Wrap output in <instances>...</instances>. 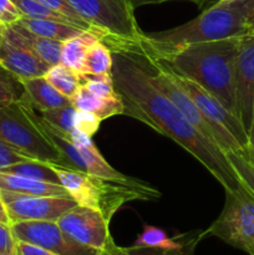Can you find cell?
<instances>
[{
	"label": "cell",
	"instance_id": "cell-1",
	"mask_svg": "<svg viewBox=\"0 0 254 255\" xmlns=\"http://www.w3.org/2000/svg\"><path fill=\"white\" fill-rule=\"evenodd\" d=\"M105 44L112 51L111 76L124 104V115L147 125L181 146L226 192L238 188L242 183L226 153L206 138L151 81L146 55L139 41Z\"/></svg>",
	"mask_w": 254,
	"mask_h": 255
},
{
	"label": "cell",
	"instance_id": "cell-2",
	"mask_svg": "<svg viewBox=\"0 0 254 255\" xmlns=\"http://www.w3.org/2000/svg\"><path fill=\"white\" fill-rule=\"evenodd\" d=\"M239 39L241 37H229L189 45L157 60L166 64L179 76L187 77L203 87L238 117L236 64Z\"/></svg>",
	"mask_w": 254,
	"mask_h": 255
},
{
	"label": "cell",
	"instance_id": "cell-3",
	"mask_svg": "<svg viewBox=\"0 0 254 255\" xmlns=\"http://www.w3.org/2000/svg\"><path fill=\"white\" fill-rule=\"evenodd\" d=\"M246 4L247 0L218 1L186 24L162 31L142 32L139 45L149 56L163 59L189 45L241 37L248 34Z\"/></svg>",
	"mask_w": 254,
	"mask_h": 255
},
{
	"label": "cell",
	"instance_id": "cell-4",
	"mask_svg": "<svg viewBox=\"0 0 254 255\" xmlns=\"http://www.w3.org/2000/svg\"><path fill=\"white\" fill-rule=\"evenodd\" d=\"M51 164L59 177L60 184L79 206L100 212L110 222L116 212L128 202L153 201L161 197V193L146 182L141 186H128L59 164Z\"/></svg>",
	"mask_w": 254,
	"mask_h": 255
},
{
	"label": "cell",
	"instance_id": "cell-5",
	"mask_svg": "<svg viewBox=\"0 0 254 255\" xmlns=\"http://www.w3.org/2000/svg\"><path fill=\"white\" fill-rule=\"evenodd\" d=\"M0 139L31 159L61 164V153L36 110L24 99L0 107Z\"/></svg>",
	"mask_w": 254,
	"mask_h": 255
},
{
	"label": "cell",
	"instance_id": "cell-6",
	"mask_svg": "<svg viewBox=\"0 0 254 255\" xmlns=\"http://www.w3.org/2000/svg\"><path fill=\"white\" fill-rule=\"evenodd\" d=\"M203 236L217 237L233 248L254 255V196L243 184L226 192L221 214Z\"/></svg>",
	"mask_w": 254,
	"mask_h": 255
},
{
	"label": "cell",
	"instance_id": "cell-7",
	"mask_svg": "<svg viewBox=\"0 0 254 255\" xmlns=\"http://www.w3.org/2000/svg\"><path fill=\"white\" fill-rule=\"evenodd\" d=\"M102 35V41L136 42L142 35L128 0H67Z\"/></svg>",
	"mask_w": 254,
	"mask_h": 255
},
{
	"label": "cell",
	"instance_id": "cell-8",
	"mask_svg": "<svg viewBox=\"0 0 254 255\" xmlns=\"http://www.w3.org/2000/svg\"><path fill=\"white\" fill-rule=\"evenodd\" d=\"M176 76L211 126L219 148L224 153L239 152L244 154L248 143V133L241 120L198 84L177 74Z\"/></svg>",
	"mask_w": 254,
	"mask_h": 255
},
{
	"label": "cell",
	"instance_id": "cell-9",
	"mask_svg": "<svg viewBox=\"0 0 254 255\" xmlns=\"http://www.w3.org/2000/svg\"><path fill=\"white\" fill-rule=\"evenodd\" d=\"M0 197L11 224L25 221L57 222L62 214L77 206L71 197L32 196L4 189H0Z\"/></svg>",
	"mask_w": 254,
	"mask_h": 255
},
{
	"label": "cell",
	"instance_id": "cell-10",
	"mask_svg": "<svg viewBox=\"0 0 254 255\" xmlns=\"http://www.w3.org/2000/svg\"><path fill=\"white\" fill-rule=\"evenodd\" d=\"M60 228L76 243L97 252L115 246L110 233V221L100 212L77 204L56 222Z\"/></svg>",
	"mask_w": 254,
	"mask_h": 255
},
{
	"label": "cell",
	"instance_id": "cell-11",
	"mask_svg": "<svg viewBox=\"0 0 254 255\" xmlns=\"http://www.w3.org/2000/svg\"><path fill=\"white\" fill-rule=\"evenodd\" d=\"M12 233L20 242L35 244L57 255H99L100 252L76 243L56 222L25 221L11 224Z\"/></svg>",
	"mask_w": 254,
	"mask_h": 255
},
{
	"label": "cell",
	"instance_id": "cell-12",
	"mask_svg": "<svg viewBox=\"0 0 254 255\" xmlns=\"http://www.w3.org/2000/svg\"><path fill=\"white\" fill-rule=\"evenodd\" d=\"M236 99L238 117L248 132L254 114V34L239 39L236 64Z\"/></svg>",
	"mask_w": 254,
	"mask_h": 255
},
{
	"label": "cell",
	"instance_id": "cell-13",
	"mask_svg": "<svg viewBox=\"0 0 254 255\" xmlns=\"http://www.w3.org/2000/svg\"><path fill=\"white\" fill-rule=\"evenodd\" d=\"M0 65L20 80L44 76L50 67L20 39L11 25H6L5 30V40L0 49Z\"/></svg>",
	"mask_w": 254,
	"mask_h": 255
},
{
	"label": "cell",
	"instance_id": "cell-14",
	"mask_svg": "<svg viewBox=\"0 0 254 255\" xmlns=\"http://www.w3.org/2000/svg\"><path fill=\"white\" fill-rule=\"evenodd\" d=\"M67 138L79 149L82 163H84L85 173L92 174V176L100 177V178L107 179V181L116 182V183L128 184V186H141L144 183L143 181H139L133 177H128L115 169L100 153V151L92 141V137H90L89 134L84 133L80 129L74 128L70 132Z\"/></svg>",
	"mask_w": 254,
	"mask_h": 255
},
{
	"label": "cell",
	"instance_id": "cell-15",
	"mask_svg": "<svg viewBox=\"0 0 254 255\" xmlns=\"http://www.w3.org/2000/svg\"><path fill=\"white\" fill-rule=\"evenodd\" d=\"M21 84L24 87V99L36 111L71 105V100L60 94L44 76L21 80Z\"/></svg>",
	"mask_w": 254,
	"mask_h": 255
},
{
	"label": "cell",
	"instance_id": "cell-16",
	"mask_svg": "<svg viewBox=\"0 0 254 255\" xmlns=\"http://www.w3.org/2000/svg\"><path fill=\"white\" fill-rule=\"evenodd\" d=\"M0 189L16 193L32 194V196H60L70 197L61 184L37 181L29 177L0 172Z\"/></svg>",
	"mask_w": 254,
	"mask_h": 255
},
{
	"label": "cell",
	"instance_id": "cell-17",
	"mask_svg": "<svg viewBox=\"0 0 254 255\" xmlns=\"http://www.w3.org/2000/svg\"><path fill=\"white\" fill-rule=\"evenodd\" d=\"M70 100H71V105L76 110L92 112L99 116L102 121L110 117L117 116V115H124L122 100L111 101V100L101 99L87 91L86 87L82 85Z\"/></svg>",
	"mask_w": 254,
	"mask_h": 255
},
{
	"label": "cell",
	"instance_id": "cell-18",
	"mask_svg": "<svg viewBox=\"0 0 254 255\" xmlns=\"http://www.w3.org/2000/svg\"><path fill=\"white\" fill-rule=\"evenodd\" d=\"M11 26L14 27L15 31L19 34L20 39H21L22 41H24L25 44L37 55V56L41 57L46 64L52 66V65H56L61 62V41H56V40L39 36V35L34 34V32L25 29L24 26H21V25L17 24V22L11 24Z\"/></svg>",
	"mask_w": 254,
	"mask_h": 255
},
{
	"label": "cell",
	"instance_id": "cell-19",
	"mask_svg": "<svg viewBox=\"0 0 254 255\" xmlns=\"http://www.w3.org/2000/svg\"><path fill=\"white\" fill-rule=\"evenodd\" d=\"M21 26L27 29L29 31L39 35V36L47 37V39L56 40V41H66L70 37L81 34L84 30L74 26V25L66 24V22L55 21V20L46 19H30V17L22 16L17 21Z\"/></svg>",
	"mask_w": 254,
	"mask_h": 255
},
{
	"label": "cell",
	"instance_id": "cell-20",
	"mask_svg": "<svg viewBox=\"0 0 254 255\" xmlns=\"http://www.w3.org/2000/svg\"><path fill=\"white\" fill-rule=\"evenodd\" d=\"M96 40H100V37L90 31H82L81 34L67 39L62 42L61 64L79 75L81 74L87 49Z\"/></svg>",
	"mask_w": 254,
	"mask_h": 255
},
{
	"label": "cell",
	"instance_id": "cell-21",
	"mask_svg": "<svg viewBox=\"0 0 254 255\" xmlns=\"http://www.w3.org/2000/svg\"><path fill=\"white\" fill-rule=\"evenodd\" d=\"M112 51L102 40H96L89 46L85 56L82 74L109 75L112 71Z\"/></svg>",
	"mask_w": 254,
	"mask_h": 255
},
{
	"label": "cell",
	"instance_id": "cell-22",
	"mask_svg": "<svg viewBox=\"0 0 254 255\" xmlns=\"http://www.w3.org/2000/svg\"><path fill=\"white\" fill-rule=\"evenodd\" d=\"M2 173L17 174V176L29 177V178L37 179V181L49 182V183L60 184V179L57 177L55 168L49 162L36 161V159H27L20 163L12 164L2 169Z\"/></svg>",
	"mask_w": 254,
	"mask_h": 255
},
{
	"label": "cell",
	"instance_id": "cell-23",
	"mask_svg": "<svg viewBox=\"0 0 254 255\" xmlns=\"http://www.w3.org/2000/svg\"><path fill=\"white\" fill-rule=\"evenodd\" d=\"M44 77L60 94L69 97V99H71L75 92L81 86L80 75L75 72L74 70L62 65L61 62L50 66L46 74L44 75Z\"/></svg>",
	"mask_w": 254,
	"mask_h": 255
},
{
	"label": "cell",
	"instance_id": "cell-24",
	"mask_svg": "<svg viewBox=\"0 0 254 255\" xmlns=\"http://www.w3.org/2000/svg\"><path fill=\"white\" fill-rule=\"evenodd\" d=\"M134 247L144 248L168 249V251H183V244L178 243L176 239L167 236L163 229L154 226H144L142 233L137 237L133 243Z\"/></svg>",
	"mask_w": 254,
	"mask_h": 255
},
{
	"label": "cell",
	"instance_id": "cell-25",
	"mask_svg": "<svg viewBox=\"0 0 254 255\" xmlns=\"http://www.w3.org/2000/svg\"><path fill=\"white\" fill-rule=\"evenodd\" d=\"M80 81L82 86L87 89V91L91 92L92 95L101 99L111 100V101H117L121 100L119 92L116 91L112 80L111 74L109 75H91V74H82L80 75Z\"/></svg>",
	"mask_w": 254,
	"mask_h": 255
},
{
	"label": "cell",
	"instance_id": "cell-26",
	"mask_svg": "<svg viewBox=\"0 0 254 255\" xmlns=\"http://www.w3.org/2000/svg\"><path fill=\"white\" fill-rule=\"evenodd\" d=\"M40 117L45 124L51 126L60 133L69 137L70 132L75 128L74 126V117L76 109L72 105L69 106L56 107V109L45 110V111H39Z\"/></svg>",
	"mask_w": 254,
	"mask_h": 255
},
{
	"label": "cell",
	"instance_id": "cell-27",
	"mask_svg": "<svg viewBox=\"0 0 254 255\" xmlns=\"http://www.w3.org/2000/svg\"><path fill=\"white\" fill-rule=\"evenodd\" d=\"M24 96L21 80L0 66V107L19 101Z\"/></svg>",
	"mask_w": 254,
	"mask_h": 255
},
{
	"label": "cell",
	"instance_id": "cell-28",
	"mask_svg": "<svg viewBox=\"0 0 254 255\" xmlns=\"http://www.w3.org/2000/svg\"><path fill=\"white\" fill-rule=\"evenodd\" d=\"M17 9L21 11L22 16L30 17V19H46L55 20V21L66 22L71 25V22L59 12L54 11L46 5L42 4L40 0H12Z\"/></svg>",
	"mask_w": 254,
	"mask_h": 255
},
{
	"label": "cell",
	"instance_id": "cell-29",
	"mask_svg": "<svg viewBox=\"0 0 254 255\" xmlns=\"http://www.w3.org/2000/svg\"><path fill=\"white\" fill-rule=\"evenodd\" d=\"M40 1L44 5H46L47 7H50L51 10H54V11L64 15V16L71 22V25L84 30V31H90L92 32V34L97 35V36L100 37V40L102 39V35L100 34L95 27H92L91 25H90L89 22H87L76 10L70 5V2L67 1V0H40Z\"/></svg>",
	"mask_w": 254,
	"mask_h": 255
},
{
	"label": "cell",
	"instance_id": "cell-30",
	"mask_svg": "<svg viewBox=\"0 0 254 255\" xmlns=\"http://www.w3.org/2000/svg\"><path fill=\"white\" fill-rule=\"evenodd\" d=\"M226 156L241 183L254 196V164L239 152H227Z\"/></svg>",
	"mask_w": 254,
	"mask_h": 255
},
{
	"label": "cell",
	"instance_id": "cell-31",
	"mask_svg": "<svg viewBox=\"0 0 254 255\" xmlns=\"http://www.w3.org/2000/svg\"><path fill=\"white\" fill-rule=\"evenodd\" d=\"M99 255H183V251H168V249L144 248V247H119L115 244L110 249L100 252Z\"/></svg>",
	"mask_w": 254,
	"mask_h": 255
},
{
	"label": "cell",
	"instance_id": "cell-32",
	"mask_svg": "<svg viewBox=\"0 0 254 255\" xmlns=\"http://www.w3.org/2000/svg\"><path fill=\"white\" fill-rule=\"evenodd\" d=\"M102 120L99 116L89 111H84V110H76L74 117V126L75 128L80 129L84 133L89 134L90 137L95 136L96 132L99 131L100 125H101Z\"/></svg>",
	"mask_w": 254,
	"mask_h": 255
},
{
	"label": "cell",
	"instance_id": "cell-33",
	"mask_svg": "<svg viewBox=\"0 0 254 255\" xmlns=\"http://www.w3.org/2000/svg\"><path fill=\"white\" fill-rule=\"evenodd\" d=\"M27 159L31 158L22 154L21 152H19L16 148L10 146L5 141L0 139V172L4 168H6V167L20 163V162L27 161Z\"/></svg>",
	"mask_w": 254,
	"mask_h": 255
},
{
	"label": "cell",
	"instance_id": "cell-34",
	"mask_svg": "<svg viewBox=\"0 0 254 255\" xmlns=\"http://www.w3.org/2000/svg\"><path fill=\"white\" fill-rule=\"evenodd\" d=\"M17 239L12 233L11 224L0 222V255H17Z\"/></svg>",
	"mask_w": 254,
	"mask_h": 255
},
{
	"label": "cell",
	"instance_id": "cell-35",
	"mask_svg": "<svg viewBox=\"0 0 254 255\" xmlns=\"http://www.w3.org/2000/svg\"><path fill=\"white\" fill-rule=\"evenodd\" d=\"M21 17V11L17 9V6L12 0H0V22L1 24H15Z\"/></svg>",
	"mask_w": 254,
	"mask_h": 255
},
{
	"label": "cell",
	"instance_id": "cell-36",
	"mask_svg": "<svg viewBox=\"0 0 254 255\" xmlns=\"http://www.w3.org/2000/svg\"><path fill=\"white\" fill-rule=\"evenodd\" d=\"M17 255H57L52 252L46 251V249L37 247L35 244L26 243V242L17 241Z\"/></svg>",
	"mask_w": 254,
	"mask_h": 255
},
{
	"label": "cell",
	"instance_id": "cell-37",
	"mask_svg": "<svg viewBox=\"0 0 254 255\" xmlns=\"http://www.w3.org/2000/svg\"><path fill=\"white\" fill-rule=\"evenodd\" d=\"M248 143H247V148L246 152H244V156L246 158L248 159L251 163L254 164V114H253V119H252L251 126L248 128Z\"/></svg>",
	"mask_w": 254,
	"mask_h": 255
},
{
	"label": "cell",
	"instance_id": "cell-38",
	"mask_svg": "<svg viewBox=\"0 0 254 255\" xmlns=\"http://www.w3.org/2000/svg\"><path fill=\"white\" fill-rule=\"evenodd\" d=\"M246 25L247 29H248V32L254 34V0H247Z\"/></svg>",
	"mask_w": 254,
	"mask_h": 255
},
{
	"label": "cell",
	"instance_id": "cell-39",
	"mask_svg": "<svg viewBox=\"0 0 254 255\" xmlns=\"http://www.w3.org/2000/svg\"><path fill=\"white\" fill-rule=\"evenodd\" d=\"M128 1H129V4L132 5V7H133V9H136V7L143 6V5L161 4V2H164V1H171V0H128ZM188 1L194 2V4L198 5L199 7H201V6H202V4H203V0H188Z\"/></svg>",
	"mask_w": 254,
	"mask_h": 255
},
{
	"label": "cell",
	"instance_id": "cell-40",
	"mask_svg": "<svg viewBox=\"0 0 254 255\" xmlns=\"http://www.w3.org/2000/svg\"><path fill=\"white\" fill-rule=\"evenodd\" d=\"M0 222H2V223L11 224V223H10L9 217H7L6 209H5L4 203H2V201H1V197H0Z\"/></svg>",
	"mask_w": 254,
	"mask_h": 255
},
{
	"label": "cell",
	"instance_id": "cell-41",
	"mask_svg": "<svg viewBox=\"0 0 254 255\" xmlns=\"http://www.w3.org/2000/svg\"><path fill=\"white\" fill-rule=\"evenodd\" d=\"M5 30H6V25L0 22V49H1L2 42H4L5 40Z\"/></svg>",
	"mask_w": 254,
	"mask_h": 255
},
{
	"label": "cell",
	"instance_id": "cell-42",
	"mask_svg": "<svg viewBox=\"0 0 254 255\" xmlns=\"http://www.w3.org/2000/svg\"><path fill=\"white\" fill-rule=\"evenodd\" d=\"M216 2H217V0H203V4H202L201 10H204V9H207V7L212 6V5L216 4Z\"/></svg>",
	"mask_w": 254,
	"mask_h": 255
},
{
	"label": "cell",
	"instance_id": "cell-43",
	"mask_svg": "<svg viewBox=\"0 0 254 255\" xmlns=\"http://www.w3.org/2000/svg\"><path fill=\"white\" fill-rule=\"evenodd\" d=\"M218 1H232V0H217V2Z\"/></svg>",
	"mask_w": 254,
	"mask_h": 255
},
{
	"label": "cell",
	"instance_id": "cell-44",
	"mask_svg": "<svg viewBox=\"0 0 254 255\" xmlns=\"http://www.w3.org/2000/svg\"><path fill=\"white\" fill-rule=\"evenodd\" d=\"M0 66H1V65H0Z\"/></svg>",
	"mask_w": 254,
	"mask_h": 255
}]
</instances>
